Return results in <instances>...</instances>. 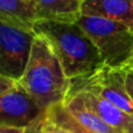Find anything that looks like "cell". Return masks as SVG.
Masks as SVG:
<instances>
[{
  "label": "cell",
  "mask_w": 133,
  "mask_h": 133,
  "mask_svg": "<svg viewBox=\"0 0 133 133\" xmlns=\"http://www.w3.org/2000/svg\"><path fill=\"white\" fill-rule=\"evenodd\" d=\"M82 15L116 21L133 30V0H84Z\"/></svg>",
  "instance_id": "obj_8"
},
{
  "label": "cell",
  "mask_w": 133,
  "mask_h": 133,
  "mask_svg": "<svg viewBox=\"0 0 133 133\" xmlns=\"http://www.w3.org/2000/svg\"><path fill=\"white\" fill-rule=\"evenodd\" d=\"M125 75L126 69H113L103 65L90 75L70 79L69 94L91 92L133 117V101L127 94Z\"/></svg>",
  "instance_id": "obj_4"
},
{
  "label": "cell",
  "mask_w": 133,
  "mask_h": 133,
  "mask_svg": "<svg viewBox=\"0 0 133 133\" xmlns=\"http://www.w3.org/2000/svg\"><path fill=\"white\" fill-rule=\"evenodd\" d=\"M27 129L25 127H14L7 125H0V133H26Z\"/></svg>",
  "instance_id": "obj_16"
},
{
  "label": "cell",
  "mask_w": 133,
  "mask_h": 133,
  "mask_svg": "<svg viewBox=\"0 0 133 133\" xmlns=\"http://www.w3.org/2000/svg\"><path fill=\"white\" fill-rule=\"evenodd\" d=\"M19 82L47 111L63 103L70 88V79L65 76L55 53L39 35L34 39L29 62Z\"/></svg>",
  "instance_id": "obj_2"
},
{
  "label": "cell",
  "mask_w": 133,
  "mask_h": 133,
  "mask_svg": "<svg viewBox=\"0 0 133 133\" xmlns=\"http://www.w3.org/2000/svg\"><path fill=\"white\" fill-rule=\"evenodd\" d=\"M65 109L77 122L83 126L91 130L96 133H120L117 130L109 126L104 123L92 110H90L85 103L76 95H68L65 101L63 102Z\"/></svg>",
  "instance_id": "obj_11"
},
{
  "label": "cell",
  "mask_w": 133,
  "mask_h": 133,
  "mask_svg": "<svg viewBox=\"0 0 133 133\" xmlns=\"http://www.w3.org/2000/svg\"><path fill=\"white\" fill-rule=\"evenodd\" d=\"M125 84H126L127 94L130 95L133 101V69L126 68V75H125Z\"/></svg>",
  "instance_id": "obj_14"
},
{
  "label": "cell",
  "mask_w": 133,
  "mask_h": 133,
  "mask_svg": "<svg viewBox=\"0 0 133 133\" xmlns=\"http://www.w3.org/2000/svg\"><path fill=\"white\" fill-rule=\"evenodd\" d=\"M46 116L47 110L39 105L19 81L0 94V125L27 129Z\"/></svg>",
  "instance_id": "obj_6"
},
{
  "label": "cell",
  "mask_w": 133,
  "mask_h": 133,
  "mask_svg": "<svg viewBox=\"0 0 133 133\" xmlns=\"http://www.w3.org/2000/svg\"><path fill=\"white\" fill-rule=\"evenodd\" d=\"M39 20L77 22L84 0H35ZM37 20V21H39Z\"/></svg>",
  "instance_id": "obj_10"
},
{
  "label": "cell",
  "mask_w": 133,
  "mask_h": 133,
  "mask_svg": "<svg viewBox=\"0 0 133 133\" xmlns=\"http://www.w3.org/2000/svg\"><path fill=\"white\" fill-rule=\"evenodd\" d=\"M47 116L44 118H41L37 122H35L34 124H32L29 127H27V131L26 133H44L43 131V123L46 120Z\"/></svg>",
  "instance_id": "obj_15"
},
{
  "label": "cell",
  "mask_w": 133,
  "mask_h": 133,
  "mask_svg": "<svg viewBox=\"0 0 133 133\" xmlns=\"http://www.w3.org/2000/svg\"><path fill=\"white\" fill-rule=\"evenodd\" d=\"M77 23L92 40L104 65L126 69L133 60V30L127 26L102 18L83 16Z\"/></svg>",
  "instance_id": "obj_3"
},
{
  "label": "cell",
  "mask_w": 133,
  "mask_h": 133,
  "mask_svg": "<svg viewBox=\"0 0 133 133\" xmlns=\"http://www.w3.org/2000/svg\"><path fill=\"white\" fill-rule=\"evenodd\" d=\"M129 69H133V60L131 61V63H130V65H129Z\"/></svg>",
  "instance_id": "obj_17"
},
{
  "label": "cell",
  "mask_w": 133,
  "mask_h": 133,
  "mask_svg": "<svg viewBox=\"0 0 133 133\" xmlns=\"http://www.w3.org/2000/svg\"><path fill=\"white\" fill-rule=\"evenodd\" d=\"M34 32L48 42L69 79L90 75L104 65L97 47L77 22L39 20Z\"/></svg>",
  "instance_id": "obj_1"
},
{
  "label": "cell",
  "mask_w": 133,
  "mask_h": 133,
  "mask_svg": "<svg viewBox=\"0 0 133 133\" xmlns=\"http://www.w3.org/2000/svg\"><path fill=\"white\" fill-rule=\"evenodd\" d=\"M37 19L35 0H0V21L34 30Z\"/></svg>",
  "instance_id": "obj_9"
},
{
  "label": "cell",
  "mask_w": 133,
  "mask_h": 133,
  "mask_svg": "<svg viewBox=\"0 0 133 133\" xmlns=\"http://www.w3.org/2000/svg\"><path fill=\"white\" fill-rule=\"evenodd\" d=\"M34 30L0 21V76L20 81L32 54Z\"/></svg>",
  "instance_id": "obj_5"
},
{
  "label": "cell",
  "mask_w": 133,
  "mask_h": 133,
  "mask_svg": "<svg viewBox=\"0 0 133 133\" xmlns=\"http://www.w3.org/2000/svg\"><path fill=\"white\" fill-rule=\"evenodd\" d=\"M43 131H44V133H70L69 131H66V130L57 126V125L54 124V123L49 122L47 118L43 123Z\"/></svg>",
  "instance_id": "obj_13"
},
{
  "label": "cell",
  "mask_w": 133,
  "mask_h": 133,
  "mask_svg": "<svg viewBox=\"0 0 133 133\" xmlns=\"http://www.w3.org/2000/svg\"><path fill=\"white\" fill-rule=\"evenodd\" d=\"M47 119L49 122L56 124L57 126L69 131L70 133H96L92 132L91 130L87 129L85 126H83L79 122H77L69 113V111L65 109L63 103L51 106L47 111Z\"/></svg>",
  "instance_id": "obj_12"
},
{
  "label": "cell",
  "mask_w": 133,
  "mask_h": 133,
  "mask_svg": "<svg viewBox=\"0 0 133 133\" xmlns=\"http://www.w3.org/2000/svg\"><path fill=\"white\" fill-rule=\"evenodd\" d=\"M69 95L78 96L90 110L94 111L104 123H106L112 129L120 133H133V117L112 103L88 91H78Z\"/></svg>",
  "instance_id": "obj_7"
}]
</instances>
